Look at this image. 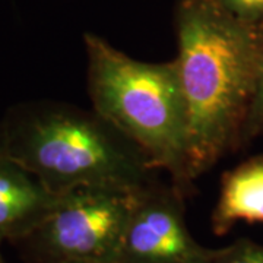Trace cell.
<instances>
[{"instance_id": "obj_1", "label": "cell", "mask_w": 263, "mask_h": 263, "mask_svg": "<svg viewBox=\"0 0 263 263\" xmlns=\"http://www.w3.org/2000/svg\"><path fill=\"white\" fill-rule=\"evenodd\" d=\"M176 60L187 110V176L193 183L240 149L259 63L257 27L215 0H179Z\"/></svg>"}, {"instance_id": "obj_2", "label": "cell", "mask_w": 263, "mask_h": 263, "mask_svg": "<svg viewBox=\"0 0 263 263\" xmlns=\"http://www.w3.org/2000/svg\"><path fill=\"white\" fill-rule=\"evenodd\" d=\"M0 154L54 195L92 186L136 190L158 173L95 110L51 100L10 107L0 120Z\"/></svg>"}, {"instance_id": "obj_3", "label": "cell", "mask_w": 263, "mask_h": 263, "mask_svg": "<svg viewBox=\"0 0 263 263\" xmlns=\"http://www.w3.org/2000/svg\"><path fill=\"white\" fill-rule=\"evenodd\" d=\"M84 43L92 110L189 196L193 183L187 176V110L176 60L141 62L95 34H85Z\"/></svg>"}, {"instance_id": "obj_4", "label": "cell", "mask_w": 263, "mask_h": 263, "mask_svg": "<svg viewBox=\"0 0 263 263\" xmlns=\"http://www.w3.org/2000/svg\"><path fill=\"white\" fill-rule=\"evenodd\" d=\"M136 190L92 186L66 192L15 245L40 263H116Z\"/></svg>"}, {"instance_id": "obj_5", "label": "cell", "mask_w": 263, "mask_h": 263, "mask_svg": "<svg viewBox=\"0 0 263 263\" xmlns=\"http://www.w3.org/2000/svg\"><path fill=\"white\" fill-rule=\"evenodd\" d=\"M186 195L155 179L135 192L116 263H208L215 249L199 245L184 218Z\"/></svg>"}, {"instance_id": "obj_6", "label": "cell", "mask_w": 263, "mask_h": 263, "mask_svg": "<svg viewBox=\"0 0 263 263\" xmlns=\"http://www.w3.org/2000/svg\"><path fill=\"white\" fill-rule=\"evenodd\" d=\"M59 197L0 154V246L5 241L16 243L31 234L54 209Z\"/></svg>"}, {"instance_id": "obj_7", "label": "cell", "mask_w": 263, "mask_h": 263, "mask_svg": "<svg viewBox=\"0 0 263 263\" xmlns=\"http://www.w3.org/2000/svg\"><path fill=\"white\" fill-rule=\"evenodd\" d=\"M237 222H263V154L240 162L221 177L211 216L212 231L226 235Z\"/></svg>"}, {"instance_id": "obj_8", "label": "cell", "mask_w": 263, "mask_h": 263, "mask_svg": "<svg viewBox=\"0 0 263 263\" xmlns=\"http://www.w3.org/2000/svg\"><path fill=\"white\" fill-rule=\"evenodd\" d=\"M259 34V63H257V78L254 89L253 101L249 110L245 129L241 133L240 149L246 148L257 136L263 135V25L257 27Z\"/></svg>"}, {"instance_id": "obj_9", "label": "cell", "mask_w": 263, "mask_h": 263, "mask_svg": "<svg viewBox=\"0 0 263 263\" xmlns=\"http://www.w3.org/2000/svg\"><path fill=\"white\" fill-rule=\"evenodd\" d=\"M208 263H263V246L240 238L233 245L215 249Z\"/></svg>"}, {"instance_id": "obj_10", "label": "cell", "mask_w": 263, "mask_h": 263, "mask_svg": "<svg viewBox=\"0 0 263 263\" xmlns=\"http://www.w3.org/2000/svg\"><path fill=\"white\" fill-rule=\"evenodd\" d=\"M218 6L245 24L263 25V0H215Z\"/></svg>"}, {"instance_id": "obj_11", "label": "cell", "mask_w": 263, "mask_h": 263, "mask_svg": "<svg viewBox=\"0 0 263 263\" xmlns=\"http://www.w3.org/2000/svg\"><path fill=\"white\" fill-rule=\"evenodd\" d=\"M0 263H6L5 262V259H3V256H2V253H0Z\"/></svg>"}, {"instance_id": "obj_12", "label": "cell", "mask_w": 263, "mask_h": 263, "mask_svg": "<svg viewBox=\"0 0 263 263\" xmlns=\"http://www.w3.org/2000/svg\"><path fill=\"white\" fill-rule=\"evenodd\" d=\"M65 263H84V262H65Z\"/></svg>"}]
</instances>
